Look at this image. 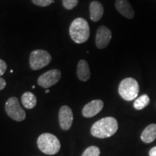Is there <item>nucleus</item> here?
I'll use <instances>...</instances> for the list:
<instances>
[{"mask_svg": "<svg viewBox=\"0 0 156 156\" xmlns=\"http://www.w3.org/2000/svg\"><path fill=\"white\" fill-rule=\"evenodd\" d=\"M51 62V56L47 51L37 49L33 51L30 53L29 63L33 70L42 69L49 64Z\"/></svg>", "mask_w": 156, "mask_h": 156, "instance_id": "39448f33", "label": "nucleus"}, {"mask_svg": "<svg viewBox=\"0 0 156 156\" xmlns=\"http://www.w3.org/2000/svg\"><path fill=\"white\" fill-rule=\"evenodd\" d=\"M7 68V65L6 64V62L2 59H0V77L2 76L5 73Z\"/></svg>", "mask_w": 156, "mask_h": 156, "instance_id": "aec40b11", "label": "nucleus"}, {"mask_svg": "<svg viewBox=\"0 0 156 156\" xmlns=\"http://www.w3.org/2000/svg\"><path fill=\"white\" fill-rule=\"evenodd\" d=\"M150 98L147 95L144 94L136 98L134 102V108L136 110H142L149 104Z\"/></svg>", "mask_w": 156, "mask_h": 156, "instance_id": "dca6fc26", "label": "nucleus"}, {"mask_svg": "<svg viewBox=\"0 0 156 156\" xmlns=\"http://www.w3.org/2000/svg\"><path fill=\"white\" fill-rule=\"evenodd\" d=\"M100 153V149L98 147L96 146H90L85 150L82 156H99Z\"/></svg>", "mask_w": 156, "mask_h": 156, "instance_id": "f3484780", "label": "nucleus"}, {"mask_svg": "<svg viewBox=\"0 0 156 156\" xmlns=\"http://www.w3.org/2000/svg\"><path fill=\"white\" fill-rule=\"evenodd\" d=\"M6 87V81L3 78L0 77V90H2Z\"/></svg>", "mask_w": 156, "mask_h": 156, "instance_id": "412c9836", "label": "nucleus"}, {"mask_svg": "<svg viewBox=\"0 0 156 156\" xmlns=\"http://www.w3.org/2000/svg\"><path fill=\"white\" fill-rule=\"evenodd\" d=\"M33 3L38 7H47L54 3V0H32Z\"/></svg>", "mask_w": 156, "mask_h": 156, "instance_id": "6ab92c4d", "label": "nucleus"}, {"mask_svg": "<svg viewBox=\"0 0 156 156\" xmlns=\"http://www.w3.org/2000/svg\"><path fill=\"white\" fill-rule=\"evenodd\" d=\"M21 101L25 108L27 109H32L36 106L37 98L33 93L25 92L21 97Z\"/></svg>", "mask_w": 156, "mask_h": 156, "instance_id": "2eb2a0df", "label": "nucleus"}, {"mask_svg": "<svg viewBox=\"0 0 156 156\" xmlns=\"http://www.w3.org/2000/svg\"><path fill=\"white\" fill-rule=\"evenodd\" d=\"M5 112L11 119L17 122H22L26 117L25 111L21 108L16 97H11L5 103Z\"/></svg>", "mask_w": 156, "mask_h": 156, "instance_id": "423d86ee", "label": "nucleus"}, {"mask_svg": "<svg viewBox=\"0 0 156 156\" xmlns=\"http://www.w3.org/2000/svg\"><path fill=\"white\" fill-rule=\"evenodd\" d=\"M62 73L58 69H51L41 75L38 78L37 83L44 88H49L56 85L61 79Z\"/></svg>", "mask_w": 156, "mask_h": 156, "instance_id": "0eeeda50", "label": "nucleus"}, {"mask_svg": "<svg viewBox=\"0 0 156 156\" xmlns=\"http://www.w3.org/2000/svg\"><path fill=\"white\" fill-rule=\"evenodd\" d=\"M79 0H62V4H63L64 7L65 9L70 10L75 8L77 5Z\"/></svg>", "mask_w": 156, "mask_h": 156, "instance_id": "a211bd4d", "label": "nucleus"}, {"mask_svg": "<svg viewBox=\"0 0 156 156\" xmlns=\"http://www.w3.org/2000/svg\"><path fill=\"white\" fill-rule=\"evenodd\" d=\"M156 139V124L148 125L141 134V140L145 143H151Z\"/></svg>", "mask_w": 156, "mask_h": 156, "instance_id": "4468645a", "label": "nucleus"}, {"mask_svg": "<svg viewBox=\"0 0 156 156\" xmlns=\"http://www.w3.org/2000/svg\"><path fill=\"white\" fill-rule=\"evenodd\" d=\"M104 9L99 2L93 1L90 4V18L93 22H98L102 18Z\"/></svg>", "mask_w": 156, "mask_h": 156, "instance_id": "f8f14e48", "label": "nucleus"}, {"mask_svg": "<svg viewBox=\"0 0 156 156\" xmlns=\"http://www.w3.org/2000/svg\"><path fill=\"white\" fill-rule=\"evenodd\" d=\"M115 7L117 11L126 18H134V15H135L134 10L127 0H116Z\"/></svg>", "mask_w": 156, "mask_h": 156, "instance_id": "9b49d317", "label": "nucleus"}, {"mask_svg": "<svg viewBox=\"0 0 156 156\" xmlns=\"http://www.w3.org/2000/svg\"><path fill=\"white\" fill-rule=\"evenodd\" d=\"M112 33L109 28L106 26L99 27L95 36V44L98 48L103 49L108 46L112 40Z\"/></svg>", "mask_w": 156, "mask_h": 156, "instance_id": "6e6552de", "label": "nucleus"}, {"mask_svg": "<svg viewBox=\"0 0 156 156\" xmlns=\"http://www.w3.org/2000/svg\"><path fill=\"white\" fill-rule=\"evenodd\" d=\"M58 122L59 125L64 131L71 128L73 122V113L68 106H62L58 112Z\"/></svg>", "mask_w": 156, "mask_h": 156, "instance_id": "1a4fd4ad", "label": "nucleus"}, {"mask_svg": "<svg viewBox=\"0 0 156 156\" xmlns=\"http://www.w3.org/2000/svg\"><path fill=\"white\" fill-rule=\"evenodd\" d=\"M37 145L41 151L48 155H55L61 147L59 140L54 134L44 133L37 140Z\"/></svg>", "mask_w": 156, "mask_h": 156, "instance_id": "7ed1b4c3", "label": "nucleus"}, {"mask_svg": "<svg viewBox=\"0 0 156 156\" xmlns=\"http://www.w3.org/2000/svg\"><path fill=\"white\" fill-rule=\"evenodd\" d=\"M103 108V102L101 100H94L87 103L82 111L84 117L91 118L95 116L102 111Z\"/></svg>", "mask_w": 156, "mask_h": 156, "instance_id": "9d476101", "label": "nucleus"}, {"mask_svg": "<svg viewBox=\"0 0 156 156\" xmlns=\"http://www.w3.org/2000/svg\"><path fill=\"white\" fill-rule=\"evenodd\" d=\"M140 86L137 81L134 78H125L121 82L119 86V93L125 101H131L137 97Z\"/></svg>", "mask_w": 156, "mask_h": 156, "instance_id": "20e7f679", "label": "nucleus"}, {"mask_svg": "<svg viewBox=\"0 0 156 156\" xmlns=\"http://www.w3.org/2000/svg\"><path fill=\"white\" fill-rule=\"evenodd\" d=\"M69 35L72 40L76 44H81L86 42L90 36V27L87 21L82 17L74 20L69 26Z\"/></svg>", "mask_w": 156, "mask_h": 156, "instance_id": "f03ea898", "label": "nucleus"}, {"mask_svg": "<svg viewBox=\"0 0 156 156\" xmlns=\"http://www.w3.org/2000/svg\"><path fill=\"white\" fill-rule=\"evenodd\" d=\"M49 93V90H46V93Z\"/></svg>", "mask_w": 156, "mask_h": 156, "instance_id": "5701e85b", "label": "nucleus"}, {"mask_svg": "<svg viewBox=\"0 0 156 156\" xmlns=\"http://www.w3.org/2000/svg\"><path fill=\"white\" fill-rule=\"evenodd\" d=\"M150 156H156V147H154L149 152Z\"/></svg>", "mask_w": 156, "mask_h": 156, "instance_id": "4be33fe9", "label": "nucleus"}, {"mask_svg": "<svg viewBox=\"0 0 156 156\" xmlns=\"http://www.w3.org/2000/svg\"><path fill=\"white\" fill-rule=\"evenodd\" d=\"M118 122L114 117H105L93 124L91 134L97 138H107L114 135L118 130Z\"/></svg>", "mask_w": 156, "mask_h": 156, "instance_id": "f257e3e1", "label": "nucleus"}, {"mask_svg": "<svg viewBox=\"0 0 156 156\" xmlns=\"http://www.w3.org/2000/svg\"><path fill=\"white\" fill-rule=\"evenodd\" d=\"M77 75L80 80L85 82L90 78V70L87 61L82 59L78 62L77 68Z\"/></svg>", "mask_w": 156, "mask_h": 156, "instance_id": "ddd939ff", "label": "nucleus"}]
</instances>
